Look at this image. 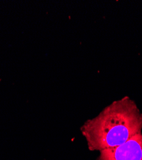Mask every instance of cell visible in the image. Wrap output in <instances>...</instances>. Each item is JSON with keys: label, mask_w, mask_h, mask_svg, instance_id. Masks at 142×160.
Segmentation results:
<instances>
[{"label": "cell", "mask_w": 142, "mask_h": 160, "mask_svg": "<svg viewBox=\"0 0 142 160\" xmlns=\"http://www.w3.org/2000/svg\"><path fill=\"white\" fill-rule=\"evenodd\" d=\"M100 152L99 160H142L141 132L120 145Z\"/></svg>", "instance_id": "obj_2"}, {"label": "cell", "mask_w": 142, "mask_h": 160, "mask_svg": "<svg viewBox=\"0 0 142 160\" xmlns=\"http://www.w3.org/2000/svg\"><path fill=\"white\" fill-rule=\"evenodd\" d=\"M142 114L136 103L125 96L115 101L83 128L91 150L102 151L120 145L141 132Z\"/></svg>", "instance_id": "obj_1"}]
</instances>
